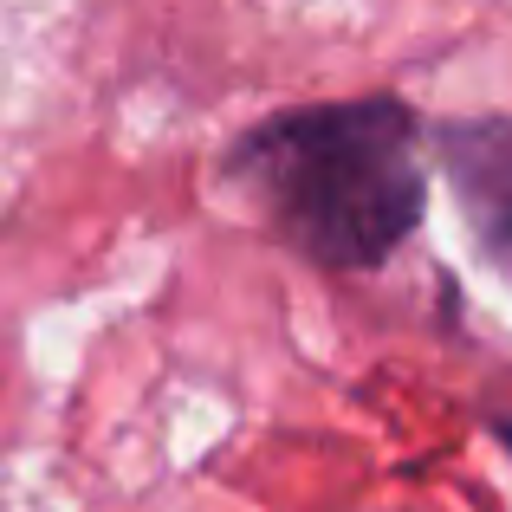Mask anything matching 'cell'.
<instances>
[{
	"instance_id": "7a4b0ae2",
	"label": "cell",
	"mask_w": 512,
	"mask_h": 512,
	"mask_svg": "<svg viewBox=\"0 0 512 512\" xmlns=\"http://www.w3.org/2000/svg\"><path fill=\"white\" fill-rule=\"evenodd\" d=\"M435 156L474 247L512 273V117H448L435 130Z\"/></svg>"
},
{
	"instance_id": "6da1fadb",
	"label": "cell",
	"mask_w": 512,
	"mask_h": 512,
	"mask_svg": "<svg viewBox=\"0 0 512 512\" xmlns=\"http://www.w3.org/2000/svg\"><path fill=\"white\" fill-rule=\"evenodd\" d=\"M422 130L402 98L299 104L227 150V182L299 260L331 273L383 266L422 221Z\"/></svg>"
}]
</instances>
